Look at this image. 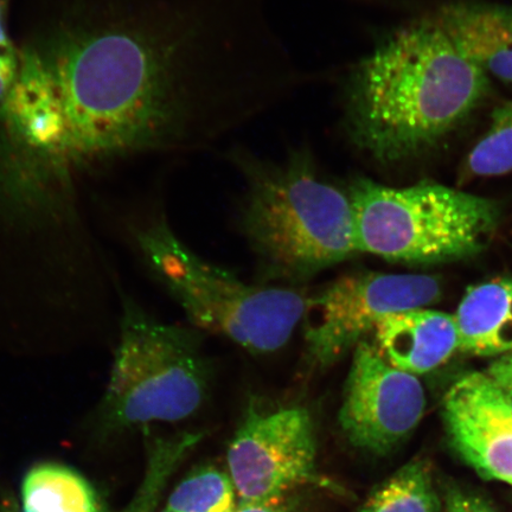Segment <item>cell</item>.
<instances>
[{
    "mask_svg": "<svg viewBox=\"0 0 512 512\" xmlns=\"http://www.w3.org/2000/svg\"><path fill=\"white\" fill-rule=\"evenodd\" d=\"M430 17L488 78L512 83V6L452 3Z\"/></svg>",
    "mask_w": 512,
    "mask_h": 512,
    "instance_id": "cell-11",
    "label": "cell"
},
{
    "mask_svg": "<svg viewBox=\"0 0 512 512\" xmlns=\"http://www.w3.org/2000/svg\"><path fill=\"white\" fill-rule=\"evenodd\" d=\"M374 332L389 363L415 376L443 366L459 350L454 316L426 307L395 313Z\"/></svg>",
    "mask_w": 512,
    "mask_h": 512,
    "instance_id": "cell-12",
    "label": "cell"
},
{
    "mask_svg": "<svg viewBox=\"0 0 512 512\" xmlns=\"http://www.w3.org/2000/svg\"><path fill=\"white\" fill-rule=\"evenodd\" d=\"M235 507L232 479L214 467H206L177 486L163 512H233Z\"/></svg>",
    "mask_w": 512,
    "mask_h": 512,
    "instance_id": "cell-16",
    "label": "cell"
},
{
    "mask_svg": "<svg viewBox=\"0 0 512 512\" xmlns=\"http://www.w3.org/2000/svg\"><path fill=\"white\" fill-rule=\"evenodd\" d=\"M4 512H24L21 505H18L15 501L6 502Z\"/></svg>",
    "mask_w": 512,
    "mask_h": 512,
    "instance_id": "cell-25",
    "label": "cell"
},
{
    "mask_svg": "<svg viewBox=\"0 0 512 512\" xmlns=\"http://www.w3.org/2000/svg\"><path fill=\"white\" fill-rule=\"evenodd\" d=\"M425 407L418 377L395 368L375 343L356 345L338 414L350 444L380 456L392 452L418 427Z\"/></svg>",
    "mask_w": 512,
    "mask_h": 512,
    "instance_id": "cell-9",
    "label": "cell"
},
{
    "mask_svg": "<svg viewBox=\"0 0 512 512\" xmlns=\"http://www.w3.org/2000/svg\"><path fill=\"white\" fill-rule=\"evenodd\" d=\"M317 437L309 409L266 408L253 400L227 454L240 502L275 501L299 485L316 484Z\"/></svg>",
    "mask_w": 512,
    "mask_h": 512,
    "instance_id": "cell-8",
    "label": "cell"
},
{
    "mask_svg": "<svg viewBox=\"0 0 512 512\" xmlns=\"http://www.w3.org/2000/svg\"><path fill=\"white\" fill-rule=\"evenodd\" d=\"M233 512H290L284 498L264 502H239Z\"/></svg>",
    "mask_w": 512,
    "mask_h": 512,
    "instance_id": "cell-21",
    "label": "cell"
},
{
    "mask_svg": "<svg viewBox=\"0 0 512 512\" xmlns=\"http://www.w3.org/2000/svg\"><path fill=\"white\" fill-rule=\"evenodd\" d=\"M18 51L16 46L0 44V105L4 104L18 74Z\"/></svg>",
    "mask_w": 512,
    "mask_h": 512,
    "instance_id": "cell-20",
    "label": "cell"
},
{
    "mask_svg": "<svg viewBox=\"0 0 512 512\" xmlns=\"http://www.w3.org/2000/svg\"><path fill=\"white\" fill-rule=\"evenodd\" d=\"M427 274L344 275L309 298L304 316V361L310 373L331 368L382 320L422 309L443 296Z\"/></svg>",
    "mask_w": 512,
    "mask_h": 512,
    "instance_id": "cell-7",
    "label": "cell"
},
{
    "mask_svg": "<svg viewBox=\"0 0 512 512\" xmlns=\"http://www.w3.org/2000/svg\"><path fill=\"white\" fill-rule=\"evenodd\" d=\"M19 53L117 114L142 163L200 155L213 63L178 0H12Z\"/></svg>",
    "mask_w": 512,
    "mask_h": 512,
    "instance_id": "cell-1",
    "label": "cell"
},
{
    "mask_svg": "<svg viewBox=\"0 0 512 512\" xmlns=\"http://www.w3.org/2000/svg\"><path fill=\"white\" fill-rule=\"evenodd\" d=\"M357 512H440L430 465L414 460L401 467Z\"/></svg>",
    "mask_w": 512,
    "mask_h": 512,
    "instance_id": "cell-15",
    "label": "cell"
},
{
    "mask_svg": "<svg viewBox=\"0 0 512 512\" xmlns=\"http://www.w3.org/2000/svg\"><path fill=\"white\" fill-rule=\"evenodd\" d=\"M11 9L12 0H0V44L2 46H15L10 28Z\"/></svg>",
    "mask_w": 512,
    "mask_h": 512,
    "instance_id": "cell-22",
    "label": "cell"
},
{
    "mask_svg": "<svg viewBox=\"0 0 512 512\" xmlns=\"http://www.w3.org/2000/svg\"><path fill=\"white\" fill-rule=\"evenodd\" d=\"M456 319L459 350L476 356L512 351V278L471 287Z\"/></svg>",
    "mask_w": 512,
    "mask_h": 512,
    "instance_id": "cell-13",
    "label": "cell"
},
{
    "mask_svg": "<svg viewBox=\"0 0 512 512\" xmlns=\"http://www.w3.org/2000/svg\"><path fill=\"white\" fill-rule=\"evenodd\" d=\"M342 130L377 164L425 155L462 126L489 92V78L431 17L383 38L343 76Z\"/></svg>",
    "mask_w": 512,
    "mask_h": 512,
    "instance_id": "cell-2",
    "label": "cell"
},
{
    "mask_svg": "<svg viewBox=\"0 0 512 512\" xmlns=\"http://www.w3.org/2000/svg\"><path fill=\"white\" fill-rule=\"evenodd\" d=\"M496 383L498 384L499 388L502 389L505 399H507L509 406L511 408V411H512V383H508V382H496Z\"/></svg>",
    "mask_w": 512,
    "mask_h": 512,
    "instance_id": "cell-24",
    "label": "cell"
},
{
    "mask_svg": "<svg viewBox=\"0 0 512 512\" xmlns=\"http://www.w3.org/2000/svg\"><path fill=\"white\" fill-rule=\"evenodd\" d=\"M445 503V512H497L483 497L456 486L447 491Z\"/></svg>",
    "mask_w": 512,
    "mask_h": 512,
    "instance_id": "cell-19",
    "label": "cell"
},
{
    "mask_svg": "<svg viewBox=\"0 0 512 512\" xmlns=\"http://www.w3.org/2000/svg\"><path fill=\"white\" fill-rule=\"evenodd\" d=\"M512 171V100L492 113L488 131L467 155L465 177H496Z\"/></svg>",
    "mask_w": 512,
    "mask_h": 512,
    "instance_id": "cell-17",
    "label": "cell"
},
{
    "mask_svg": "<svg viewBox=\"0 0 512 512\" xmlns=\"http://www.w3.org/2000/svg\"><path fill=\"white\" fill-rule=\"evenodd\" d=\"M488 375L496 382L512 383V356L503 357L492 364Z\"/></svg>",
    "mask_w": 512,
    "mask_h": 512,
    "instance_id": "cell-23",
    "label": "cell"
},
{
    "mask_svg": "<svg viewBox=\"0 0 512 512\" xmlns=\"http://www.w3.org/2000/svg\"><path fill=\"white\" fill-rule=\"evenodd\" d=\"M191 446H194V440L189 435H183L177 440H160L153 445L149 471L146 473L142 489L125 512H151L169 470Z\"/></svg>",
    "mask_w": 512,
    "mask_h": 512,
    "instance_id": "cell-18",
    "label": "cell"
},
{
    "mask_svg": "<svg viewBox=\"0 0 512 512\" xmlns=\"http://www.w3.org/2000/svg\"><path fill=\"white\" fill-rule=\"evenodd\" d=\"M123 229L153 277L198 329L265 355L284 348L304 319L309 303L304 292L249 285L210 264L178 239L163 214L127 217Z\"/></svg>",
    "mask_w": 512,
    "mask_h": 512,
    "instance_id": "cell-4",
    "label": "cell"
},
{
    "mask_svg": "<svg viewBox=\"0 0 512 512\" xmlns=\"http://www.w3.org/2000/svg\"><path fill=\"white\" fill-rule=\"evenodd\" d=\"M448 439L458 456L486 479L512 485V411L488 374L453 383L443 405Z\"/></svg>",
    "mask_w": 512,
    "mask_h": 512,
    "instance_id": "cell-10",
    "label": "cell"
},
{
    "mask_svg": "<svg viewBox=\"0 0 512 512\" xmlns=\"http://www.w3.org/2000/svg\"><path fill=\"white\" fill-rule=\"evenodd\" d=\"M245 183L241 226L268 281L303 284L358 252L347 189L329 181L310 143L279 158L223 151Z\"/></svg>",
    "mask_w": 512,
    "mask_h": 512,
    "instance_id": "cell-3",
    "label": "cell"
},
{
    "mask_svg": "<svg viewBox=\"0 0 512 512\" xmlns=\"http://www.w3.org/2000/svg\"><path fill=\"white\" fill-rule=\"evenodd\" d=\"M358 252L407 264H435L482 251L501 215L497 202L446 185L387 187L357 176L347 188Z\"/></svg>",
    "mask_w": 512,
    "mask_h": 512,
    "instance_id": "cell-6",
    "label": "cell"
},
{
    "mask_svg": "<svg viewBox=\"0 0 512 512\" xmlns=\"http://www.w3.org/2000/svg\"><path fill=\"white\" fill-rule=\"evenodd\" d=\"M21 507L24 512H105L86 478L53 463L38 464L24 477Z\"/></svg>",
    "mask_w": 512,
    "mask_h": 512,
    "instance_id": "cell-14",
    "label": "cell"
},
{
    "mask_svg": "<svg viewBox=\"0 0 512 512\" xmlns=\"http://www.w3.org/2000/svg\"><path fill=\"white\" fill-rule=\"evenodd\" d=\"M120 334L93 426L100 437L177 422L207 400L213 368L197 331L160 322L121 293Z\"/></svg>",
    "mask_w": 512,
    "mask_h": 512,
    "instance_id": "cell-5",
    "label": "cell"
}]
</instances>
